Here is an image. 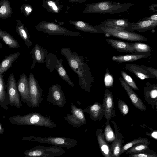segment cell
Wrapping results in <instances>:
<instances>
[{
  "instance_id": "obj_1",
  "label": "cell",
  "mask_w": 157,
  "mask_h": 157,
  "mask_svg": "<svg viewBox=\"0 0 157 157\" xmlns=\"http://www.w3.org/2000/svg\"><path fill=\"white\" fill-rule=\"evenodd\" d=\"M60 53L64 56L70 67L78 75L80 87L90 92L92 78L90 69L85 62L84 58L75 52H72L68 48H62Z\"/></svg>"
},
{
  "instance_id": "obj_2",
  "label": "cell",
  "mask_w": 157,
  "mask_h": 157,
  "mask_svg": "<svg viewBox=\"0 0 157 157\" xmlns=\"http://www.w3.org/2000/svg\"><path fill=\"white\" fill-rule=\"evenodd\" d=\"M133 5L131 3H120L112 1H102L87 4L82 13L116 14L125 11Z\"/></svg>"
},
{
  "instance_id": "obj_3",
  "label": "cell",
  "mask_w": 157,
  "mask_h": 157,
  "mask_svg": "<svg viewBox=\"0 0 157 157\" xmlns=\"http://www.w3.org/2000/svg\"><path fill=\"white\" fill-rule=\"evenodd\" d=\"M94 26L98 33H103L106 37L112 36L131 42H144L147 40V38L142 35L123 29L108 28L101 25Z\"/></svg>"
},
{
  "instance_id": "obj_4",
  "label": "cell",
  "mask_w": 157,
  "mask_h": 157,
  "mask_svg": "<svg viewBox=\"0 0 157 157\" xmlns=\"http://www.w3.org/2000/svg\"><path fill=\"white\" fill-rule=\"evenodd\" d=\"M8 120L13 125H51L54 124L49 117L37 112H31L24 115H17L9 117Z\"/></svg>"
},
{
  "instance_id": "obj_5",
  "label": "cell",
  "mask_w": 157,
  "mask_h": 157,
  "mask_svg": "<svg viewBox=\"0 0 157 157\" xmlns=\"http://www.w3.org/2000/svg\"><path fill=\"white\" fill-rule=\"evenodd\" d=\"M36 28L39 32L51 35H62L74 37L81 36L79 32L70 31L53 22L42 21L36 25Z\"/></svg>"
},
{
  "instance_id": "obj_6",
  "label": "cell",
  "mask_w": 157,
  "mask_h": 157,
  "mask_svg": "<svg viewBox=\"0 0 157 157\" xmlns=\"http://www.w3.org/2000/svg\"><path fill=\"white\" fill-rule=\"evenodd\" d=\"M63 61L61 59H59L56 55L49 52L45 61L46 67L50 73H52L56 69L59 76L71 86L73 87L74 85L63 66Z\"/></svg>"
},
{
  "instance_id": "obj_7",
  "label": "cell",
  "mask_w": 157,
  "mask_h": 157,
  "mask_svg": "<svg viewBox=\"0 0 157 157\" xmlns=\"http://www.w3.org/2000/svg\"><path fill=\"white\" fill-rule=\"evenodd\" d=\"M6 88L9 104L12 107L15 106L20 109L22 106L21 101L18 91L16 79L13 73H10L8 76Z\"/></svg>"
},
{
  "instance_id": "obj_8",
  "label": "cell",
  "mask_w": 157,
  "mask_h": 157,
  "mask_svg": "<svg viewBox=\"0 0 157 157\" xmlns=\"http://www.w3.org/2000/svg\"><path fill=\"white\" fill-rule=\"evenodd\" d=\"M29 95L30 98V107L32 108L38 107L43 100V91L40 87L38 82L32 73L28 78Z\"/></svg>"
},
{
  "instance_id": "obj_9",
  "label": "cell",
  "mask_w": 157,
  "mask_h": 157,
  "mask_svg": "<svg viewBox=\"0 0 157 157\" xmlns=\"http://www.w3.org/2000/svg\"><path fill=\"white\" fill-rule=\"evenodd\" d=\"M46 101L52 104L54 106L64 107L66 103V99L60 85L55 83L49 88Z\"/></svg>"
},
{
  "instance_id": "obj_10",
  "label": "cell",
  "mask_w": 157,
  "mask_h": 157,
  "mask_svg": "<svg viewBox=\"0 0 157 157\" xmlns=\"http://www.w3.org/2000/svg\"><path fill=\"white\" fill-rule=\"evenodd\" d=\"M17 86L21 101L30 107L29 83L28 78L25 74H23L20 76Z\"/></svg>"
},
{
  "instance_id": "obj_11",
  "label": "cell",
  "mask_w": 157,
  "mask_h": 157,
  "mask_svg": "<svg viewBox=\"0 0 157 157\" xmlns=\"http://www.w3.org/2000/svg\"><path fill=\"white\" fill-rule=\"evenodd\" d=\"M157 26V21L146 20L144 18L136 23L131 22L129 26L124 29L130 32L136 31L144 32L147 31L154 30Z\"/></svg>"
},
{
  "instance_id": "obj_12",
  "label": "cell",
  "mask_w": 157,
  "mask_h": 157,
  "mask_svg": "<svg viewBox=\"0 0 157 157\" xmlns=\"http://www.w3.org/2000/svg\"><path fill=\"white\" fill-rule=\"evenodd\" d=\"M71 114H67L65 119L70 123L75 125H80L86 123L83 109L78 108L73 103L71 105Z\"/></svg>"
},
{
  "instance_id": "obj_13",
  "label": "cell",
  "mask_w": 157,
  "mask_h": 157,
  "mask_svg": "<svg viewBox=\"0 0 157 157\" xmlns=\"http://www.w3.org/2000/svg\"><path fill=\"white\" fill-rule=\"evenodd\" d=\"M32 57L33 59V63L30 67L31 69H33L36 63H38L40 64L45 62L48 52L46 49H44L41 46L36 44L30 52Z\"/></svg>"
},
{
  "instance_id": "obj_14",
  "label": "cell",
  "mask_w": 157,
  "mask_h": 157,
  "mask_svg": "<svg viewBox=\"0 0 157 157\" xmlns=\"http://www.w3.org/2000/svg\"><path fill=\"white\" fill-rule=\"evenodd\" d=\"M121 85L127 92L132 103L137 108L141 111H145L146 107L141 99L121 78H119Z\"/></svg>"
},
{
  "instance_id": "obj_15",
  "label": "cell",
  "mask_w": 157,
  "mask_h": 157,
  "mask_svg": "<svg viewBox=\"0 0 157 157\" xmlns=\"http://www.w3.org/2000/svg\"><path fill=\"white\" fill-rule=\"evenodd\" d=\"M105 40L113 48L120 52L134 54V48L130 43L111 39Z\"/></svg>"
},
{
  "instance_id": "obj_16",
  "label": "cell",
  "mask_w": 157,
  "mask_h": 157,
  "mask_svg": "<svg viewBox=\"0 0 157 157\" xmlns=\"http://www.w3.org/2000/svg\"><path fill=\"white\" fill-rule=\"evenodd\" d=\"M103 105L105 117L108 123L113 115L114 103L112 93L107 90L105 91L104 96Z\"/></svg>"
},
{
  "instance_id": "obj_17",
  "label": "cell",
  "mask_w": 157,
  "mask_h": 157,
  "mask_svg": "<svg viewBox=\"0 0 157 157\" xmlns=\"http://www.w3.org/2000/svg\"><path fill=\"white\" fill-rule=\"evenodd\" d=\"M96 134L101 152L104 157H113L110 146L106 141L102 129L97 130Z\"/></svg>"
},
{
  "instance_id": "obj_18",
  "label": "cell",
  "mask_w": 157,
  "mask_h": 157,
  "mask_svg": "<svg viewBox=\"0 0 157 157\" xmlns=\"http://www.w3.org/2000/svg\"><path fill=\"white\" fill-rule=\"evenodd\" d=\"M151 55V52L141 54H131L113 56V60L120 63L133 62L142 59L146 58Z\"/></svg>"
},
{
  "instance_id": "obj_19",
  "label": "cell",
  "mask_w": 157,
  "mask_h": 157,
  "mask_svg": "<svg viewBox=\"0 0 157 157\" xmlns=\"http://www.w3.org/2000/svg\"><path fill=\"white\" fill-rule=\"evenodd\" d=\"M130 23L131 22L127 19H110L105 20L101 25L108 28L124 29L128 27Z\"/></svg>"
},
{
  "instance_id": "obj_20",
  "label": "cell",
  "mask_w": 157,
  "mask_h": 157,
  "mask_svg": "<svg viewBox=\"0 0 157 157\" xmlns=\"http://www.w3.org/2000/svg\"><path fill=\"white\" fill-rule=\"evenodd\" d=\"M4 75L0 74V106L4 110H9V98L6 91V85L4 81Z\"/></svg>"
},
{
  "instance_id": "obj_21",
  "label": "cell",
  "mask_w": 157,
  "mask_h": 157,
  "mask_svg": "<svg viewBox=\"0 0 157 157\" xmlns=\"http://www.w3.org/2000/svg\"><path fill=\"white\" fill-rule=\"evenodd\" d=\"M115 139L110 146V149L113 157H120L121 151L124 141L123 136L115 130Z\"/></svg>"
},
{
  "instance_id": "obj_22",
  "label": "cell",
  "mask_w": 157,
  "mask_h": 157,
  "mask_svg": "<svg viewBox=\"0 0 157 157\" xmlns=\"http://www.w3.org/2000/svg\"><path fill=\"white\" fill-rule=\"evenodd\" d=\"M17 24L16 26V32L19 36L24 40L28 48L32 46L33 43L30 40L28 31L24 24L21 23V20H17Z\"/></svg>"
},
{
  "instance_id": "obj_23",
  "label": "cell",
  "mask_w": 157,
  "mask_h": 157,
  "mask_svg": "<svg viewBox=\"0 0 157 157\" xmlns=\"http://www.w3.org/2000/svg\"><path fill=\"white\" fill-rule=\"evenodd\" d=\"M21 53L17 52L6 56L0 64V74H2L12 66L14 62L16 61Z\"/></svg>"
},
{
  "instance_id": "obj_24",
  "label": "cell",
  "mask_w": 157,
  "mask_h": 157,
  "mask_svg": "<svg viewBox=\"0 0 157 157\" xmlns=\"http://www.w3.org/2000/svg\"><path fill=\"white\" fill-rule=\"evenodd\" d=\"M126 69L134 73L138 77L142 80L149 78L147 71L136 64H128L125 66Z\"/></svg>"
},
{
  "instance_id": "obj_25",
  "label": "cell",
  "mask_w": 157,
  "mask_h": 157,
  "mask_svg": "<svg viewBox=\"0 0 157 157\" xmlns=\"http://www.w3.org/2000/svg\"><path fill=\"white\" fill-rule=\"evenodd\" d=\"M42 6L48 12L58 14L62 10L63 6L60 4L58 0H43Z\"/></svg>"
},
{
  "instance_id": "obj_26",
  "label": "cell",
  "mask_w": 157,
  "mask_h": 157,
  "mask_svg": "<svg viewBox=\"0 0 157 157\" xmlns=\"http://www.w3.org/2000/svg\"><path fill=\"white\" fill-rule=\"evenodd\" d=\"M69 22L70 24L73 25L75 28L78 30L93 33H98L94 26L86 22L82 21L72 20L69 21Z\"/></svg>"
},
{
  "instance_id": "obj_27",
  "label": "cell",
  "mask_w": 157,
  "mask_h": 157,
  "mask_svg": "<svg viewBox=\"0 0 157 157\" xmlns=\"http://www.w3.org/2000/svg\"><path fill=\"white\" fill-rule=\"evenodd\" d=\"M13 11L8 0L0 1V18L6 19L11 17Z\"/></svg>"
},
{
  "instance_id": "obj_28",
  "label": "cell",
  "mask_w": 157,
  "mask_h": 157,
  "mask_svg": "<svg viewBox=\"0 0 157 157\" xmlns=\"http://www.w3.org/2000/svg\"><path fill=\"white\" fill-rule=\"evenodd\" d=\"M0 38L3 40L9 48H15L19 47L18 42L8 33L0 29Z\"/></svg>"
},
{
  "instance_id": "obj_29",
  "label": "cell",
  "mask_w": 157,
  "mask_h": 157,
  "mask_svg": "<svg viewBox=\"0 0 157 157\" xmlns=\"http://www.w3.org/2000/svg\"><path fill=\"white\" fill-rule=\"evenodd\" d=\"M102 105L101 104L95 103L87 109H83V112H87L90 117L92 119L96 120L99 117L102 111Z\"/></svg>"
},
{
  "instance_id": "obj_30",
  "label": "cell",
  "mask_w": 157,
  "mask_h": 157,
  "mask_svg": "<svg viewBox=\"0 0 157 157\" xmlns=\"http://www.w3.org/2000/svg\"><path fill=\"white\" fill-rule=\"evenodd\" d=\"M139 144H145L149 145L150 144V142L147 138L144 137H139L135 139L122 146L121 151V154L124 153L133 146Z\"/></svg>"
},
{
  "instance_id": "obj_31",
  "label": "cell",
  "mask_w": 157,
  "mask_h": 157,
  "mask_svg": "<svg viewBox=\"0 0 157 157\" xmlns=\"http://www.w3.org/2000/svg\"><path fill=\"white\" fill-rule=\"evenodd\" d=\"M133 46L135 54H141L151 52L152 48L148 44L140 42L130 43Z\"/></svg>"
},
{
  "instance_id": "obj_32",
  "label": "cell",
  "mask_w": 157,
  "mask_h": 157,
  "mask_svg": "<svg viewBox=\"0 0 157 157\" xmlns=\"http://www.w3.org/2000/svg\"><path fill=\"white\" fill-rule=\"evenodd\" d=\"M148 145L139 144L134 145L126 151L125 153L131 154L143 152L150 150Z\"/></svg>"
},
{
  "instance_id": "obj_33",
  "label": "cell",
  "mask_w": 157,
  "mask_h": 157,
  "mask_svg": "<svg viewBox=\"0 0 157 157\" xmlns=\"http://www.w3.org/2000/svg\"><path fill=\"white\" fill-rule=\"evenodd\" d=\"M104 135L105 139L107 142H113L115 139V136L110 126L108 124L105 126Z\"/></svg>"
},
{
  "instance_id": "obj_34",
  "label": "cell",
  "mask_w": 157,
  "mask_h": 157,
  "mask_svg": "<svg viewBox=\"0 0 157 157\" xmlns=\"http://www.w3.org/2000/svg\"><path fill=\"white\" fill-rule=\"evenodd\" d=\"M121 75L125 82L132 88L136 90H138L139 89L136 83L132 78L125 72L122 71Z\"/></svg>"
},
{
  "instance_id": "obj_35",
  "label": "cell",
  "mask_w": 157,
  "mask_h": 157,
  "mask_svg": "<svg viewBox=\"0 0 157 157\" xmlns=\"http://www.w3.org/2000/svg\"><path fill=\"white\" fill-rule=\"evenodd\" d=\"M129 157H157V154L153 150L138 153L129 154Z\"/></svg>"
},
{
  "instance_id": "obj_36",
  "label": "cell",
  "mask_w": 157,
  "mask_h": 157,
  "mask_svg": "<svg viewBox=\"0 0 157 157\" xmlns=\"http://www.w3.org/2000/svg\"><path fill=\"white\" fill-rule=\"evenodd\" d=\"M118 105L119 109L123 115H126L129 111V108L126 104L121 99H119L118 101Z\"/></svg>"
},
{
  "instance_id": "obj_37",
  "label": "cell",
  "mask_w": 157,
  "mask_h": 157,
  "mask_svg": "<svg viewBox=\"0 0 157 157\" xmlns=\"http://www.w3.org/2000/svg\"><path fill=\"white\" fill-rule=\"evenodd\" d=\"M20 9L21 12L27 17L29 16L32 12V9L31 6L29 4H23Z\"/></svg>"
},
{
  "instance_id": "obj_38",
  "label": "cell",
  "mask_w": 157,
  "mask_h": 157,
  "mask_svg": "<svg viewBox=\"0 0 157 157\" xmlns=\"http://www.w3.org/2000/svg\"><path fill=\"white\" fill-rule=\"evenodd\" d=\"M104 82L105 85L107 87H110L113 85V79L112 76L108 73H106L105 78Z\"/></svg>"
},
{
  "instance_id": "obj_39",
  "label": "cell",
  "mask_w": 157,
  "mask_h": 157,
  "mask_svg": "<svg viewBox=\"0 0 157 157\" xmlns=\"http://www.w3.org/2000/svg\"><path fill=\"white\" fill-rule=\"evenodd\" d=\"M140 67L142 68H145V69H144L146 71H148L149 72H150L152 74L154 75L156 78L157 77V70L156 69H154L152 68H151V67H146L145 66H140Z\"/></svg>"
},
{
  "instance_id": "obj_40",
  "label": "cell",
  "mask_w": 157,
  "mask_h": 157,
  "mask_svg": "<svg viewBox=\"0 0 157 157\" xmlns=\"http://www.w3.org/2000/svg\"><path fill=\"white\" fill-rule=\"evenodd\" d=\"M144 18L146 20L157 21V14H155L151 15L149 17H146Z\"/></svg>"
},
{
  "instance_id": "obj_41",
  "label": "cell",
  "mask_w": 157,
  "mask_h": 157,
  "mask_svg": "<svg viewBox=\"0 0 157 157\" xmlns=\"http://www.w3.org/2000/svg\"><path fill=\"white\" fill-rule=\"evenodd\" d=\"M150 96L153 98H156L157 96V91L156 89H154L151 91Z\"/></svg>"
},
{
  "instance_id": "obj_42",
  "label": "cell",
  "mask_w": 157,
  "mask_h": 157,
  "mask_svg": "<svg viewBox=\"0 0 157 157\" xmlns=\"http://www.w3.org/2000/svg\"><path fill=\"white\" fill-rule=\"evenodd\" d=\"M54 141L57 144H62L64 143V140L62 138H57L54 140Z\"/></svg>"
},
{
  "instance_id": "obj_43",
  "label": "cell",
  "mask_w": 157,
  "mask_h": 157,
  "mask_svg": "<svg viewBox=\"0 0 157 157\" xmlns=\"http://www.w3.org/2000/svg\"><path fill=\"white\" fill-rule=\"evenodd\" d=\"M150 10H152L153 12L157 11V5L153 4L150 6L149 7Z\"/></svg>"
},
{
  "instance_id": "obj_44",
  "label": "cell",
  "mask_w": 157,
  "mask_h": 157,
  "mask_svg": "<svg viewBox=\"0 0 157 157\" xmlns=\"http://www.w3.org/2000/svg\"><path fill=\"white\" fill-rule=\"evenodd\" d=\"M150 136L152 138L155 139L156 140L157 139V131L156 130L153 131L151 134Z\"/></svg>"
},
{
  "instance_id": "obj_45",
  "label": "cell",
  "mask_w": 157,
  "mask_h": 157,
  "mask_svg": "<svg viewBox=\"0 0 157 157\" xmlns=\"http://www.w3.org/2000/svg\"><path fill=\"white\" fill-rule=\"evenodd\" d=\"M34 154H35L36 156H40L42 154V153L41 151H39L38 150L32 151Z\"/></svg>"
},
{
  "instance_id": "obj_46",
  "label": "cell",
  "mask_w": 157,
  "mask_h": 157,
  "mask_svg": "<svg viewBox=\"0 0 157 157\" xmlns=\"http://www.w3.org/2000/svg\"><path fill=\"white\" fill-rule=\"evenodd\" d=\"M4 129L2 128V125L0 123V134H2L4 132Z\"/></svg>"
},
{
  "instance_id": "obj_47",
  "label": "cell",
  "mask_w": 157,
  "mask_h": 157,
  "mask_svg": "<svg viewBox=\"0 0 157 157\" xmlns=\"http://www.w3.org/2000/svg\"><path fill=\"white\" fill-rule=\"evenodd\" d=\"M69 1H70V2H78L79 3H83V2H84L85 1H86V0H68Z\"/></svg>"
},
{
  "instance_id": "obj_48",
  "label": "cell",
  "mask_w": 157,
  "mask_h": 157,
  "mask_svg": "<svg viewBox=\"0 0 157 157\" xmlns=\"http://www.w3.org/2000/svg\"><path fill=\"white\" fill-rule=\"evenodd\" d=\"M3 48L2 43H0V49Z\"/></svg>"
}]
</instances>
